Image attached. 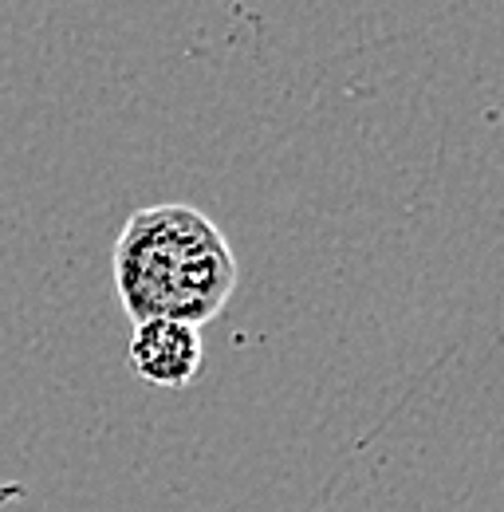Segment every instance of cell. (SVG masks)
<instances>
[{"instance_id":"2","label":"cell","mask_w":504,"mask_h":512,"mask_svg":"<svg viewBox=\"0 0 504 512\" xmlns=\"http://www.w3.org/2000/svg\"><path fill=\"white\" fill-rule=\"evenodd\" d=\"M126 359H130V367L142 383L182 390L197 379V371L205 363L201 327L182 320L134 323L130 339H126Z\"/></svg>"},{"instance_id":"1","label":"cell","mask_w":504,"mask_h":512,"mask_svg":"<svg viewBox=\"0 0 504 512\" xmlns=\"http://www.w3.org/2000/svg\"><path fill=\"white\" fill-rule=\"evenodd\" d=\"M115 288L134 323L221 316L237 288V256L225 233L193 205L130 213L115 245Z\"/></svg>"}]
</instances>
